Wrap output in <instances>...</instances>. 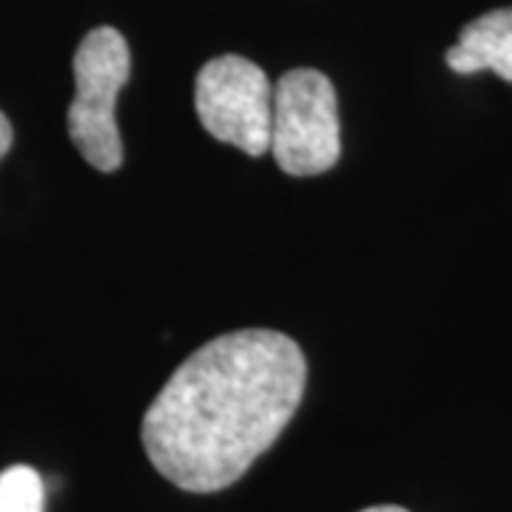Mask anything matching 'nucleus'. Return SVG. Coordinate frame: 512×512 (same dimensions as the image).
Segmentation results:
<instances>
[{"instance_id": "nucleus-1", "label": "nucleus", "mask_w": 512, "mask_h": 512, "mask_svg": "<svg viewBox=\"0 0 512 512\" xmlns=\"http://www.w3.org/2000/svg\"><path fill=\"white\" fill-rule=\"evenodd\" d=\"M308 362L291 336L237 330L194 350L143 416L157 473L185 493H217L251 470L293 419Z\"/></svg>"}, {"instance_id": "nucleus-2", "label": "nucleus", "mask_w": 512, "mask_h": 512, "mask_svg": "<svg viewBox=\"0 0 512 512\" xmlns=\"http://www.w3.org/2000/svg\"><path fill=\"white\" fill-rule=\"evenodd\" d=\"M131 55L126 37L111 26H97L74 52V100L69 106V137L86 163L111 174L123 165L117 128V94L128 83Z\"/></svg>"}, {"instance_id": "nucleus-3", "label": "nucleus", "mask_w": 512, "mask_h": 512, "mask_svg": "<svg viewBox=\"0 0 512 512\" xmlns=\"http://www.w3.org/2000/svg\"><path fill=\"white\" fill-rule=\"evenodd\" d=\"M271 154L291 177H316L339 163L336 89L316 69H291L274 86Z\"/></svg>"}, {"instance_id": "nucleus-4", "label": "nucleus", "mask_w": 512, "mask_h": 512, "mask_svg": "<svg viewBox=\"0 0 512 512\" xmlns=\"http://www.w3.org/2000/svg\"><path fill=\"white\" fill-rule=\"evenodd\" d=\"M194 106L202 128L248 157L271 154L274 86L248 57L222 55L197 74Z\"/></svg>"}, {"instance_id": "nucleus-5", "label": "nucleus", "mask_w": 512, "mask_h": 512, "mask_svg": "<svg viewBox=\"0 0 512 512\" xmlns=\"http://www.w3.org/2000/svg\"><path fill=\"white\" fill-rule=\"evenodd\" d=\"M447 66L456 74L495 72L512 83V6L467 23L456 46L447 49Z\"/></svg>"}, {"instance_id": "nucleus-6", "label": "nucleus", "mask_w": 512, "mask_h": 512, "mask_svg": "<svg viewBox=\"0 0 512 512\" xmlns=\"http://www.w3.org/2000/svg\"><path fill=\"white\" fill-rule=\"evenodd\" d=\"M43 501L46 487L37 470L15 464L0 473V512H43Z\"/></svg>"}, {"instance_id": "nucleus-7", "label": "nucleus", "mask_w": 512, "mask_h": 512, "mask_svg": "<svg viewBox=\"0 0 512 512\" xmlns=\"http://www.w3.org/2000/svg\"><path fill=\"white\" fill-rule=\"evenodd\" d=\"M12 143H15V131H12V123H9V117L0 111V160L9 154Z\"/></svg>"}, {"instance_id": "nucleus-8", "label": "nucleus", "mask_w": 512, "mask_h": 512, "mask_svg": "<svg viewBox=\"0 0 512 512\" xmlns=\"http://www.w3.org/2000/svg\"><path fill=\"white\" fill-rule=\"evenodd\" d=\"M362 512H410V510H404V507H399V504H379V507H367V510Z\"/></svg>"}]
</instances>
